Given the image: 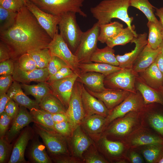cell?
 <instances>
[{
    "mask_svg": "<svg viewBox=\"0 0 163 163\" xmlns=\"http://www.w3.org/2000/svg\"><path fill=\"white\" fill-rule=\"evenodd\" d=\"M17 13L14 25L0 32V40L8 46L14 60L29 51L47 48L52 40L25 5Z\"/></svg>",
    "mask_w": 163,
    "mask_h": 163,
    "instance_id": "6da1fadb",
    "label": "cell"
},
{
    "mask_svg": "<svg viewBox=\"0 0 163 163\" xmlns=\"http://www.w3.org/2000/svg\"><path fill=\"white\" fill-rule=\"evenodd\" d=\"M130 0H103L90 8L93 16L99 24L111 22L112 19L117 18L123 21L132 30H134L131 23L133 18L130 17L128 9Z\"/></svg>",
    "mask_w": 163,
    "mask_h": 163,
    "instance_id": "7a4b0ae2",
    "label": "cell"
},
{
    "mask_svg": "<svg viewBox=\"0 0 163 163\" xmlns=\"http://www.w3.org/2000/svg\"><path fill=\"white\" fill-rule=\"evenodd\" d=\"M76 13H66L60 16L58 24L59 34L74 53L80 43L83 33L78 25Z\"/></svg>",
    "mask_w": 163,
    "mask_h": 163,
    "instance_id": "3957f363",
    "label": "cell"
},
{
    "mask_svg": "<svg viewBox=\"0 0 163 163\" xmlns=\"http://www.w3.org/2000/svg\"><path fill=\"white\" fill-rule=\"evenodd\" d=\"M43 10L60 16L63 14L72 12L83 17L87 14L82 10L85 0H30Z\"/></svg>",
    "mask_w": 163,
    "mask_h": 163,
    "instance_id": "277c9868",
    "label": "cell"
},
{
    "mask_svg": "<svg viewBox=\"0 0 163 163\" xmlns=\"http://www.w3.org/2000/svg\"><path fill=\"white\" fill-rule=\"evenodd\" d=\"M99 32V24L97 22L91 28L83 32L79 44L74 53L79 63L91 62V56L97 48Z\"/></svg>",
    "mask_w": 163,
    "mask_h": 163,
    "instance_id": "5b68a950",
    "label": "cell"
},
{
    "mask_svg": "<svg viewBox=\"0 0 163 163\" xmlns=\"http://www.w3.org/2000/svg\"><path fill=\"white\" fill-rule=\"evenodd\" d=\"M137 73L132 68H122L106 76L104 84L106 88L120 89L136 92L135 82Z\"/></svg>",
    "mask_w": 163,
    "mask_h": 163,
    "instance_id": "8992f818",
    "label": "cell"
},
{
    "mask_svg": "<svg viewBox=\"0 0 163 163\" xmlns=\"http://www.w3.org/2000/svg\"><path fill=\"white\" fill-rule=\"evenodd\" d=\"M84 85L76 80L75 82L66 114L71 124L73 131L81 125L85 116L82 98V88Z\"/></svg>",
    "mask_w": 163,
    "mask_h": 163,
    "instance_id": "52a82bcc",
    "label": "cell"
},
{
    "mask_svg": "<svg viewBox=\"0 0 163 163\" xmlns=\"http://www.w3.org/2000/svg\"><path fill=\"white\" fill-rule=\"evenodd\" d=\"M52 56H56L63 60L78 77L81 74L79 63L76 56L72 52L61 36L56 32L49 44Z\"/></svg>",
    "mask_w": 163,
    "mask_h": 163,
    "instance_id": "ba28073f",
    "label": "cell"
},
{
    "mask_svg": "<svg viewBox=\"0 0 163 163\" xmlns=\"http://www.w3.org/2000/svg\"><path fill=\"white\" fill-rule=\"evenodd\" d=\"M34 124L35 131L41 138L50 153L57 155H66L68 153L65 137L55 130Z\"/></svg>",
    "mask_w": 163,
    "mask_h": 163,
    "instance_id": "9c48e42d",
    "label": "cell"
},
{
    "mask_svg": "<svg viewBox=\"0 0 163 163\" xmlns=\"http://www.w3.org/2000/svg\"><path fill=\"white\" fill-rule=\"evenodd\" d=\"M144 104L142 96L139 93L137 92L130 93L121 103L110 112L106 117L105 125L128 113L138 111L142 108Z\"/></svg>",
    "mask_w": 163,
    "mask_h": 163,
    "instance_id": "30bf717a",
    "label": "cell"
},
{
    "mask_svg": "<svg viewBox=\"0 0 163 163\" xmlns=\"http://www.w3.org/2000/svg\"><path fill=\"white\" fill-rule=\"evenodd\" d=\"M25 5L34 16L41 27L52 39L53 38L58 31L60 16L43 10L30 1L26 2Z\"/></svg>",
    "mask_w": 163,
    "mask_h": 163,
    "instance_id": "8fae6325",
    "label": "cell"
},
{
    "mask_svg": "<svg viewBox=\"0 0 163 163\" xmlns=\"http://www.w3.org/2000/svg\"><path fill=\"white\" fill-rule=\"evenodd\" d=\"M78 76L74 73L72 75L48 83L52 94L56 97L67 109L71 97L75 82Z\"/></svg>",
    "mask_w": 163,
    "mask_h": 163,
    "instance_id": "7c38bea8",
    "label": "cell"
},
{
    "mask_svg": "<svg viewBox=\"0 0 163 163\" xmlns=\"http://www.w3.org/2000/svg\"><path fill=\"white\" fill-rule=\"evenodd\" d=\"M147 36L146 32L138 34L131 42L135 45L133 50L123 55H116L119 66L122 68H132L135 62L148 43Z\"/></svg>",
    "mask_w": 163,
    "mask_h": 163,
    "instance_id": "4fadbf2b",
    "label": "cell"
},
{
    "mask_svg": "<svg viewBox=\"0 0 163 163\" xmlns=\"http://www.w3.org/2000/svg\"><path fill=\"white\" fill-rule=\"evenodd\" d=\"M34 135V131L27 126L22 131L13 147L8 163H24L27 161L24 158V152L30 140Z\"/></svg>",
    "mask_w": 163,
    "mask_h": 163,
    "instance_id": "5bb4252c",
    "label": "cell"
},
{
    "mask_svg": "<svg viewBox=\"0 0 163 163\" xmlns=\"http://www.w3.org/2000/svg\"><path fill=\"white\" fill-rule=\"evenodd\" d=\"M12 76L14 81L25 84L31 82H46L50 74L47 67L37 68L28 71H23L20 68L16 60L14 61V69Z\"/></svg>",
    "mask_w": 163,
    "mask_h": 163,
    "instance_id": "9a60e30c",
    "label": "cell"
},
{
    "mask_svg": "<svg viewBox=\"0 0 163 163\" xmlns=\"http://www.w3.org/2000/svg\"><path fill=\"white\" fill-rule=\"evenodd\" d=\"M85 88L91 94L101 101L109 110L120 104L130 93L124 90L108 88L101 92H95Z\"/></svg>",
    "mask_w": 163,
    "mask_h": 163,
    "instance_id": "2e32d148",
    "label": "cell"
},
{
    "mask_svg": "<svg viewBox=\"0 0 163 163\" xmlns=\"http://www.w3.org/2000/svg\"><path fill=\"white\" fill-rule=\"evenodd\" d=\"M82 98L85 116L97 114L106 117L109 114L110 111L103 102L89 93L84 85Z\"/></svg>",
    "mask_w": 163,
    "mask_h": 163,
    "instance_id": "e0dca14e",
    "label": "cell"
},
{
    "mask_svg": "<svg viewBox=\"0 0 163 163\" xmlns=\"http://www.w3.org/2000/svg\"><path fill=\"white\" fill-rule=\"evenodd\" d=\"M27 108L24 106H19L18 114L12 121L11 126L5 136L6 140L10 143L23 128L26 127L30 123L34 122L32 116Z\"/></svg>",
    "mask_w": 163,
    "mask_h": 163,
    "instance_id": "ac0fdd59",
    "label": "cell"
},
{
    "mask_svg": "<svg viewBox=\"0 0 163 163\" xmlns=\"http://www.w3.org/2000/svg\"><path fill=\"white\" fill-rule=\"evenodd\" d=\"M161 52L160 47L153 49L147 43L135 62L132 69L137 73L144 71L155 62Z\"/></svg>",
    "mask_w": 163,
    "mask_h": 163,
    "instance_id": "d6986e66",
    "label": "cell"
},
{
    "mask_svg": "<svg viewBox=\"0 0 163 163\" xmlns=\"http://www.w3.org/2000/svg\"><path fill=\"white\" fill-rule=\"evenodd\" d=\"M7 94L19 106L24 107L29 110L40 108L36 100L31 99L24 92L21 84L17 81H14Z\"/></svg>",
    "mask_w": 163,
    "mask_h": 163,
    "instance_id": "ffe728a7",
    "label": "cell"
},
{
    "mask_svg": "<svg viewBox=\"0 0 163 163\" xmlns=\"http://www.w3.org/2000/svg\"><path fill=\"white\" fill-rule=\"evenodd\" d=\"M138 74L147 85L155 90H163V76L155 62Z\"/></svg>",
    "mask_w": 163,
    "mask_h": 163,
    "instance_id": "44dd1931",
    "label": "cell"
},
{
    "mask_svg": "<svg viewBox=\"0 0 163 163\" xmlns=\"http://www.w3.org/2000/svg\"><path fill=\"white\" fill-rule=\"evenodd\" d=\"M105 77L101 73L90 72L81 73L77 80L91 91L101 92L106 88L104 84Z\"/></svg>",
    "mask_w": 163,
    "mask_h": 163,
    "instance_id": "7402d4cb",
    "label": "cell"
},
{
    "mask_svg": "<svg viewBox=\"0 0 163 163\" xmlns=\"http://www.w3.org/2000/svg\"><path fill=\"white\" fill-rule=\"evenodd\" d=\"M136 78L135 87L143 97L144 104L156 103L163 106V90L155 89L150 87L140 78Z\"/></svg>",
    "mask_w": 163,
    "mask_h": 163,
    "instance_id": "603a6c76",
    "label": "cell"
},
{
    "mask_svg": "<svg viewBox=\"0 0 163 163\" xmlns=\"http://www.w3.org/2000/svg\"><path fill=\"white\" fill-rule=\"evenodd\" d=\"M72 145L75 156L82 157L84 152L91 145L90 139L82 130L80 126L77 127L72 134Z\"/></svg>",
    "mask_w": 163,
    "mask_h": 163,
    "instance_id": "cb8c5ba5",
    "label": "cell"
},
{
    "mask_svg": "<svg viewBox=\"0 0 163 163\" xmlns=\"http://www.w3.org/2000/svg\"><path fill=\"white\" fill-rule=\"evenodd\" d=\"M135 112H131L130 114L117 121L111 127L110 132L113 134L120 136L128 134L136 123V118L134 114Z\"/></svg>",
    "mask_w": 163,
    "mask_h": 163,
    "instance_id": "d4e9b609",
    "label": "cell"
},
{
    "mask_svg": "<svg viewBox=\"0 0 163 163\" xmlns=\"http://www.w3.org/2000/svg\"><path fill=\"white\" fill-rule=\"evenodd\" d=\"M79 68L81 74L90 72H95L101 73L105 76L118 71L122 68L119 66L108 64L92 62L79 63Z\"/></svg>",
    "mask_w": 163,
    "mask_h": 163,
    "instance_id": "484cf974",
    "label": "cell"
},
{
    "mask_svg": "<svg viewBox=\"0 0 163 163\" xmlns=\"http://www.w3.org/2000/svg\"><path fill=\"white\" fill-rule=\"evenodd\" d=\"M114 52L113 48L107 46L102 49L97 48L92 55L90 61L119 66Z\"/></svg>",
    "mask_w": 163,
    "mask_h": 163,
    "instance_id": "4316f807",
    "label": "cell"
},
{
    "mask_svg": "<svg viewBox=\"0 0 163 163\" xmlns=\"http://www.w3.org/2000/svg\"><path fill=\"white\" fill-rule=\"evenodd\" d=\"M21 85L25 94L33 96L38 104L45 96L52 94L50 85L47 82H40L37 85H28L22 83Z\"/></svg>",
    "mask_w": 163,
    "mask_h": 163,
    "instance_id": "83f0119b",
    "label": "cell"
},
{
    "mask_svg": "<svg viewBox=\"0 0 163 163\" xmlns=\"http://www.w3.org/2000/svg\"><path fill=\"white\" fill-rule=\"evenodd\" d=\"M100 32L98 40L106 43L116 36L123 28V25L116 21L99 24Z\"/></svg>",
    "mask_w": 163,
    "mask_h": 163,
    "instance_id": "f1b7e54d",
    "label": "cell"
},
{
    "mask_svg": "<svg viewBox=\"0 0 163 163\" xmlns=\"http://www.w3.org/2000/svg\"><path fill=\"white\" fill-rule=\"evenodd\" d=\"M39 104L41 108L51 114L66 113L67 109L53 94H49L45 96Z\"/></svg>",
    "mask_w": 163,
    "mask_h": 163,
    "instance_id": "f546056e",
    "label": "cell"
},
{
    "mask_svg": "<svg viewBox=\"0 0 163 163\" xmlns=\"http://www.w3.org/2000/svg\"><path fill=\"white\" fill-rule=\"evenodd\" d=\"M106 117L99 114L85 116L82 124L86 131L89 134H96L101 132L105 125Z\"/></svg>",
    "mask_w": 163,
    "mask_h": 163,
    "instance_id": "4dcf8cb0",
    "label": "cell"
},
{
    "mask_svg": "<svg viewBox=\"0 0 163 163\" xmlns=\"http://www.w3.org/2000/svg\"><path fill=\"white\" fill-rule=\"evenodd\" d=\"M29 155L30 160L33 162L52 163L51 158L46 152L45 146L38 141H34L32 143Z\"/></svg>",
    "mask_w": 163,
    "mask_h": 163,
    "instance_id": "1f68e13d",
    "label": "cell"
},
{
    "mask_svg": "<svg viewBox=\"0 0 163 163\" xmlns=\"http://www.w3.org/2000/svg\"><path fill=\"white\" fill-rule=\"evenodd\" d=\"M130 6L139 9L145 15L148 21L154 22L161 29L160 22L155 17L154 9L156 8L152 5L148 0H130Z\"/></svg>",
    "mask_w": 163,
    "mask_h": 163,
    "instance_id": "d6a6232c",
    "label": "cell"
},
{
    "mask_svg": "<svg viewBox=\"0 0 163 163\" xmlns=\"http://www.w3.org/2000/svg\"><path fill=\"white\" fill-rule=\"evenodd\" d=\"M30 113L34 122L49 129L54 130L55 123L52 114L41 108H33Z\"/></svg>",
    "mask_w": 163,
    "mask_h": 163,
    "instance_id": "836d02e7",
    "label": "cell"
},
{
    "mask_svg": "<svg viewBox=\"0 0 163 163\" xmlns=\"http://www.w3.org/2000/svg\"><path fill=\"white\" fill-rule=\"evenodd\" d=\"M138 34L135 30H132L127 27L124 28L115 37L107 41L106 43L107 46L113 48L117 45H124L131 42L135 37Z\"/></svg>",
    "mask_w": 163,
    "mask_h": 163,
    "instance_id": "e575fe53",
    "label": "cell"
},
{
    "mask_svg": "<svg viewBox=\"0 0 163 163\" xmlns=\"http://www.w3.org/2000/svg\"><path fill=\"white\" fill-rule=\"evenodd\" d=\"M147 25L149 29L148 44L152 49H156L163 40L161 29L152 21H148Z\"/></svg>",
    "mask_w": 163,
    "mask_h": 163,
    "instance_id": "d590c367",
    "label": "cell"
},
{
    "mask_svg": "<svg viewBox=\"0 0 163 163\" xmlns=\"http://www.w3.org/2000/svg\"><path fill=\"white\" fill-rule=\"evenodd\" d=\"M28 53L35 62L37 68L47 67L52 56L48 48L30 51Z\"/></svg>",
    "mask_w": 163,
    "mask_h": 163,
    "instance_id": "8d00e7d4",
    "label": "cell"
},
{
    "mask_svg": "<svg viewBox=\"0 0 163 163\" xmlns=\"http://www.w3.org/2000/svg\"><path fill=\"white\" fill-rule=\"evenodd\" d=\"M18 13L8 10L0 6V32L12 27L15 23Z\"/></svg>",
    "mask_w": 163,
    "mask_h": 163,
    "instance_id": "74e56055",
    "label": "cell"
},
{
    "mask_svg": "<svg viewBox=\"0 0 163 163\" xmlns=\"http://www.w3.org/2000/svg\"><path fill=\"white\" fill-rule=\"evenodd\" d=\"M132 145L135 146L163 144V138L155 135L143 134L137 136L131 140Z\"/></svg>",
    "mask_w": 163,
    "mask_h": 163,
    "instance_id": "f35d334b",
    "label": "cell"
},
{
    "mask_svg": "<svg viewBox=\"0 0 163 163\" xmlns=\"http://www.w3.org/2000/svg\"><path fill=\"white\" fill-rule=\"evenodd\" d=\"M143 153L147 162H158L163 155V144H155L149 145L143 150Z\"/></svg>",
    "mask_w": 163,
    "mask_h": 163,
    "instance_id": "ab89813d",
    "label": "cell"
},
{
    "mask_svg": "<svg viewBox=\"0 0 163 163\" xmlns=\"http://www.w3.org/2000/svg\"><path fill=\"white\" fill-rule=\"evenodd\" d=\"M149 121L152 127L163 138V111L160 110L153 112Z\"/></svg>",
    "mask_w": 163,
    "mask_h": 163,
    "instance_id": "60d3db41",
    "label": "cell"
},
{
    "mask_svg": "<svg viewBox=\"0 0 163 163\" xmlns=\"http://www.w3.org/2000/svg\"><path fill=\"white\" fill-rule=\"evenodd\" d=\"M16 60L20 68L23 71H30L37 69L35 62L28 53L22 55Z\"/></svg>",
    "mask_w": 163,
    "mask_h": 163,
    "instance_id": "b9f144b4",
    "label": "cell"
},
{
    "mask_svg": "<svg viewBox=\"0 0 163 163\" xmlns=\"http://www.w3.org/2000/svg\"><path fill=\"white\" fill-rule=\"evenodd\" d=\"M12 144L5 137L0 138V163L6 162L10 159L12 149Z\"/></svg>",
    "mask_w": 163,
    "mask_h": 163,
    "instance_id": "7bdbcfd3",
    "label": "cell"
},
{
    "mask_svg": "<svg viewBox=\"0 0 163 163\" xmlns=\"http://www.w3.org/2000/svg\"><path fill=\"white\" fill-rule=\"evenodd\" d=\"M102 143L107 152L113 155L120 154L123 149V145L120 142L110 141L104 138Z\"/></svg>",
    "mask_w": 163,
    "mask_h": 163,
    "instance_id": "ee69618b",
    "label": "cell"
},
{
    "mask_svg": "<svg viewBox=\"0 0 163 163\" xmlns=\"http://www.w3.org/2000/svg\"><path fill=\"white\" fill-rule=\"evenodd\" d=\"M25 5L22 0H2L0 1V6L3 8L14 12H18Z\"/></svg>",
    "mask_w": 163,
    "mask_h": 163,
    "instance_id": "f6af8a7d",
    "label": "cell"
},
{
    "mask_svg": "<svg viewBox=\"0 0 163 163\" xmlns=\"http://www.w3.org/2000/svg\"><path fill=\"white\" fill-rule=\"evenodd\" d=\"M66 66H68L62 59L56 56H52L47 67L50 76L54 75L61 69Z\"/></svg>",
    "mask_w": 163,
    "mask_h": 163,
    "instance_id": "bcb514c9",
    "label": "cell"
},
{
    "mask_svg": "<svg viewBox=\"0 0 163 163\" xmlns=\"http://www.w3.org/2000/svg\"><path fill=\"white\" fill-rule=\"evenodd\" d=\"M54 128L55 131L65 137L72 135L73 132L72 125L68 120L55 123Z\"/></svg>",
    "mask_w": 163,
    "mask_h": 163,
    "instance_id": "7dc6e473",
    "label": "cell"
},
{
    "mask_svg": "<svg viewBox=\"0 0 163 163\" xmlns=\"http://www.w3.org/2000/svg\"><path fill=\"white\" fill-rule=\"evenodd\" d=\"M74 73V71L69 66L64 67L61 69L54 75L50 76L46 82L50 83L69 77Z\"/></svg>",
    "mask_w": 163,
    "mask_h": 163,
    "instance_id": "c3c4849f",
    "label": "cell"
},
{
    "mask_svg": "<svg viewBox=\"0 0 163 163\" xmlns=\"http://www.w3.org/2000/svg\"><path fill=\"white\" fill-rule=\"evenodd\" d=\"M14 61L10 59L0 62V75H12L14 69Z\"/></svg>",
    "mask_w": 163,
    "mask_h": 163,
    "instance_id": "681fc988",
    "label": "cell"
},
{
    "mask_svg": "<svg viewBox=\"0 0 163 163\" xmlns=\"http://www.w3.org/2000/svg\"><path fill=\"white\" fill-rule=\"evenodd\" d=\"M0 116V137L2 138L5 136L12 119L5 111Z\"/></svg>",
    "mask_w": 163,
    "mask_h": 163,
    "instance_id": "f907efd6",
    "label": "cell"
},
{
    "mask_svg": "<svg viewBox=\"0 0 163 163\" xmlns=\"http://www.w3.org/2000/svg\"><path fill=\"white\" fill-rule=\"evenodd\" d=\"M14 81L12 75H0V95L7 93Z\"/></svg>",
    "mask_w": 163,
    "mask_h": 163,
    "instance_id": "816d5d0a",
    "label": "cell"
},
{
    "mask_svg": "<svg viewBox=\"0 0 163 163\" xmlns=\"http://www.w3.org/2000/svg\"><path fill=\"white\" fill-rule=\"evenodd\" d=\"M19 109V105L10 98L5 106V111L12 120L18 114Z\"/></svg>",
    "mask_w": 163,
    "mask_h": 163,
    "instance_id": "f5cc1de1",
    "label": "cell"
},
{
    "mask_svg": "<svg viewBox=\"0 0 163 163\" xmlns=\"http://www.w3.org/2000/svg\"><path fill=\"white\" fill-rule=\"evenodd\" d=\"M11 58L10 50L4 42H0V62Z\"/></svg>",
    "mask_w": 163,
    "mask_h": 163,
    "instance_id": "db71d44e",
    "label": "cell"
},
{
    "mask_svg": "<svg viewBox=\"0 0 163 163\" xmlns=\"http://www.w3.org/2000/svg\"><path fill=\"white\" fill-rule=\"evenodd\" d=\"M86 163H105L107 162L98 153L92 152L88 154L85 159Z\"/></svg>",
    "mask_w": 163,
    "mask_h": 163,
    "instance_id": "11a10c76",
    "label": "cell"
},
{
    "mask_svg": "<svg viewBox=\"0 0 163 163\" xmlns=\"http://www.w3.org/2000/svg\"><path fill=\"white\" fill-rule=\"evenodd\" d=\"M10 99L7 93L0 95V114L5 111V106Z\"/></svg>",
    "mask_w": 163,
    "mask_h": 163,
    "instance_id": "9f6ffc18",
    "label": "cell"
},
{
    "mask_svg": "<svg viewBox=\"0 0 163 163\" xmlns=\"http://www.w3.org/2000/svg\"><path fill=\"white\" fill-rule=\"evenodd\" d=\"M52 118L54 123L68 120L67 116L65 113H58L52 114Z\"/></svg>",
    "mask_w": 163,
    "mask_h": 163,
    "instance_id": "6f0895ef",
    "label": "cell"
},
{
    "mask_svg": "<svg viewBox=\"0 0 163 163\" xmlns=\"http://www.w3.org/2000/svg\"><path fill=\"white\" fill-rule=\"evenodd\" d=\"M55 159L56 162L59 163H75L78 162L74 158L70 157H61Z\"/></svg>",
    "mask_w": 163,
    "mask_h": 163,
    "instance_id": "680465c9",
    "label": "cell"
},
{
    "mask_svg": "<svg viewBox=\"0 0 163 163\" xmlns=\"http://www.w3.org/2000/svg\"><path fill=\"white\" fill-rule=\"evenodd\" d=\"M155 62L163 76V55L161 52L158 56Z\"/></svg>",
    "mask_w": 163,
    "mask_h": 163,
    "instance_id": "91938a15",
    "label": "cell"
},
{
    "mask_svg": "<svg viewBox=\"0 0 163 163\" xmlns=\"http://www.w3.org/2000/svg\"><path fill=\"white\" fill-rule=\"evenodd\" d=\"M156 15L159 18L161 26V32L163 37V7L159 8H156Z\"/></svg>",
    "mask_w": 163,
    "mask_h": 163,
    "instance_id": "94428289",
    "label": "cell"
},
{
    "mask_svg": "<svg viewBox=\"0 0 163 163\" xmlns=\"http://www.w3.org/2000/svg\"><path fill=\"white\" fill-rule=\"evenodd\" d=\"M130 159L133 163H141L142 162V159L137 154L133 152L130 154Z\"/></svg>",
    "mask_w": 163,
    "mask_h": 163,
    "instance_id": "6125c7cd",
    "label": "cell"
},
{
    "mask_svg": "<svg viewBox=\"0 0 163 163\" xmlns=\"http://www.w3.org/2000/svg\"><path fill=\"white\" fill-rule=\"evenodd\" d=\"M159 47H160L161 48V53L163 55V40L159 46Z\"/></svg>",
    "mask_w": 163,
    "mask_h": 163,
    "instance_id": "be15d7a7",
    "label": "cell"
},
{
    "mask_svg": "<svg viewBox=\"0 0 163 163\" xmlns=\"http://www.w3.org/2000/svg\"><path fill=\"white\" fill-rule=\"evenodd\" d=\"M158 162L159 163H163V155Z\"/></svg>",
    "mask_w": 163,
    "mask_h": 163,
    "instance_id": "e7e4bbea",
    "label": "cell"
},
{
    "mask_svg": "<svg viewBox=\"0 0 163 163\" xmlns=\"http://www.w3.org/2000/svg\"><path fill=\"white\" fill-rule=\"evenodd\" d=\"M22 0L24 1L25 2V3L26 2H27L29 1H30V0Z\"/></svg>",
    "mask_w": 163,
    "mask_h": 163,
    "instance_id": "03108f58",
    "label": "cell"
},
{
    "mask_svg": "<svg viewBox=\"0 0 163 163\" xmlns=\"http://www.w3.org/2000/svg\"><path fill=\"white\" fill-rule=\"evenodd\" d=\"M2 0H0V1H1Z\"/></svg>",
    "mask_w": 163,
    "mask_h": 163,
    "instance_id": "003e7915",
    "label": "cell"
}]
</instances>
